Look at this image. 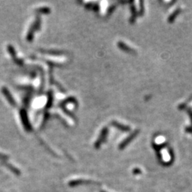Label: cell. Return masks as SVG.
<instances>
[{"instance_id": "obj_3", "label": "cell", "mask_w": 192, "mask_h": 192, "mask_svg": "<svg viewBox=\"0 0 192 192\" xmlns=\"http://www.w3.org/2000/svg\"><path fill=\"white\" fill-rule=\"evenodd\" d=\"M100 192H105V191H100Z\"/></svg>"}, {"instance_id": "obj_1", "label": "cell", "mask_w": 192, "mask_h": 192, "mask_svg": "<svg viewBox=\"0 0 192 192\" xmlns=\"http://www.w3.org/2000/svg\"><path fill=\"white\" fill-rule=\"evenodd\" d=\"M82 184H98L95 182V181H90V180H84V179L73 180L71 181H70V183H69V185L71 186L82 185Z\"/></svg>"}, {"instance_id": "obj_2", "label": "cell", "mask_w": 192, "mask_h": 192, "mask_svg": "<svg viewBox=\"0 0 192 192\" xmlns=\"http://www.w3.org/2000/svg\"><path fill=\"white\" fill-rule=\"evenodd\" d=\"M141 173V172H140L139 169H134V174H139Z\"/></svg>"}]
</instances>
